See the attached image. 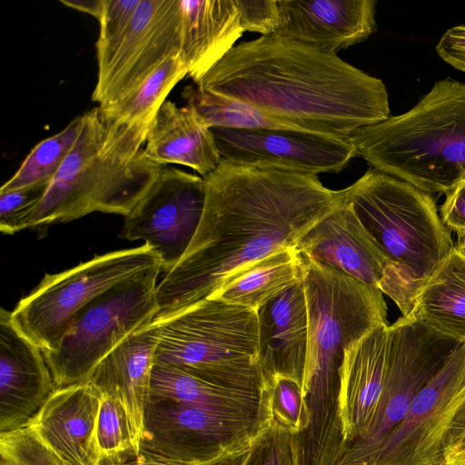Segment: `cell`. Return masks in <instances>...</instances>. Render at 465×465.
<instances>
[{"label":"cell","mask_w":465,"mask_h":465,"mask_svg":"<svg viewBox=\"0 0 465 465\" xmlns=\"http://www.w3.org/2000/svg\"><path fill=\"white\" fill-rule=\"evenodd\" d=\"M257 445L248 450L206 463L204 465H250Z\"/></svg>","instance_id":"7bdbcfd3"},{"label":"cell","mask_w":465,"mask_h":465,"mask_svg":"<svg viewBox=\"0 0 465 465\" xmlns=\"http://www.w3.org/2000/svg\"><path fill=\"white\" fill-rule=\"evenodd\" d=\"M56 387L43 351L0 311V432L25 426Z\"/></svg>","instance_id":"2e32d148"},{"label":"cell","mask_w":465,"mask_h":465,"mask_svg":"<svg viewBox=\"0 0 465 465\" xmlns=\"http://www.w3.org/2000/svg\"><path fill=\"white\" fill-rule=\"evenodd\" d=\"M161 271L157 264L114 285L74 315L58 346L43 352L56 388L86 381L112 350L154 321Z\"/></svg>","instance_id":"ba28073f"},{"label":"cell","mask_w":465,"mask_h":465,"mask_svg":"<svg viewBox=\"0 0 465 465\" xmlns=\"http://www.w3.org/2000/svg\"><path fill=\"white\" fill-rule=\"evenodd\" d=\"M187 69L179 55L166 60L141 85L114 104L100 107L109 119L127 124L149 126L172 89Z\"/></svg>","instance_id":"83f0119b"},{"label":"cell","mask_w":465,"mask_h":465,"mask_svg":"<svg viewBox=\"0 0 465 465\" xmlns=\"http://www.w3.org/2000/svg\"><path fill=\"white\" fill-rule=\"evenodd\" d=\"M458 242L455 244V249L465 257V232L458 233Z\"/></svg>","instance_id":"ee69618b"},{"label":"cell","mask_w":465,"mask_h":465,"mask_svg":"<svg viewBox=\"0 0 465 465\" xmlns=\"http://www.w3.org/2000/svg\"><path fill=\"white\" fill-rule=\"evenodd\" d=\"M408 318L465 342V257L455 247L421 286Z\"/></svg>","instance_id":"d4e9b609"},{"label":"cell","mask_w":465,"mask_h":465,"mask_svg":"<svg viewBox=\"0 0 465 465\" xmlns=\"http://www.w3.org/2000/svg\"><path fill=\"white\" fill-rule=\"evenodd\" d=\"M180 0H141L123 35L96 53L92 100L111 105L141 85L166 60L179 55Z\"/></svg>","instance_id":"7c38bea8"},{"label":"cell","mask_w":465,"mask_h":465,"mask_svg":"<svg viewBox=\"0 0 465 465\" xmlns=\"http://www.w3.org/2000/svg\"><path fill=\"white\" fill-rule=\"evenodd\" d=\"M460 344L411 318L401 316L389 325L388 367L375 418L367 433L345 448L337 465H369L417 393Z\"/></svg>","instance_id":"8fae6325"},{"label":"cell","mask_w":465,"mask_h":465,"mask_svg":"<svg viewBox=\"0 0 465 465\" xmlns=\"http://www.w3.org/2000/svg\"><path fill=\"white\" fill-rule=\"evenodd\" d=\"M256 453L258 465H302L298 435L275 421L258 444Z\"/></svg>","instance_id":"e575fe53"},{"label":"cell","mask_w":465,"mask_h":465,"mask_svg":"<svg viewBox=\"0 0 465 465\" xmlns=\"http://www.w3.org/2000/svg\"><path fill=\"white\" fill-rule=\"evenodd\" d=\"M101 395L95 438L100 460L134 450L137 453L125 411L114 398Z\"/></svg>","instance_id":"1f68e13d"},{"label":"cell","mask_w":465,"mask_h":465,"mask_svg":"<svg viewBox=\"0 0 465 465\" xmlns=\"http://www.w3.org/2000/svg\"><path fill=\"white\" fill-rule=\"evenodd\" d=\"M465 386V342L414 397L369 465H441L444 438Z\"/></svg>","instance_id":"5bb4252c"},{"label":"cell","mask_w":465,"mask_h":465,"mask_svg":"<svg viewBox=\"0 0 465 465\" xmlns=\"http://www.w3.org/2000/svg\"><path fill=\"white\" fill-rule=\"evenodd\" d=\"M280 21L272 35L327 53L360 44L376 30L374 0H277Z\"/></svg>","instance_id":"e0dca14e"},{"label":"cell","mask_w":465,"mask_h":465,"mask_svg":"<svg viewBox=\"0 0 465 465\" xmlns=\"http://www.w3.org/2000/svg\"><path fill=\"white\" fill-rule=\"evenodd\" d=\"M50 183L0 192V230L14 234L25 229V222L42 201Z\"/></svg>","instance_id":"836d02e7"},{"label":"cell","mask_w":465,"mask_h":465,"mask_svg":"<svg viewBox=\"0 0 465 465\" xmlns=\"http://www.w3.org/2000/svg\"><path fill=\"white\" fill-rule=\"evenodd\" d=\"M258 361L269 386L276 376L302 387L308 348L309 317L302 280L257 311Z\"/></svg>","instance_id":"7402d4cb"},{"label":"cell","mask_w":465,"mask_h":465,"mask_svg":"<svg viewBox=\"0 0 465 465\" xmlns=\"http://www.w3.org/2000/svg\"><path fill=\"white\" fill-rule=\"evenodd\" d=\"M141 0H103L96 53L114 43L130 25Z\"/></svg>","instance_id":"d590c367"},{"label":"cell","mask_w":465,"mask_h":465,"mask_svg":"<svg viewBox=\"0 0 465 465\" xmlns=\"http://www.w3.org/2000/svg\"><path fill=\"white\" fill-rule=\"evenodd\" d=\"M150 397L206 408L261 412L271 409L268 390L251 391L217 385L174 367L154 364Z\"/></svg>","instance_id":"484cf974"},{"label":"cell","mask_w":465,"mask_h":465,"mask_svg":"<svg viewBox=\"0 0 465 465\" xmlns=\"http://www.w3.org/2000/svg\"><path fill=\"white\" fill-rule=\"evenodd\" d=\"M158 335L153 322L137 330L112 350L87 381L100 394L117 401L126 412L137 453L143 433Z\"/></svg>","instance_id":"ffe728a7"},{"label":"cell","mask_w":465,"mask_h":465,"mask_svg":"<svg viewBox=\"0 0 465 465\" xmlns=\"http://www.w3.org/2000/svg\"><path fill=\"white\" fill-rule=\"evenodd\" d=\"M389 355V324L345 349L340 369L338 411L345 448L369 430L382 394Z\"/></svg>","instance_id":"d6986e66"},{"label":"cell","mask_w":465,"mask_h":465,"mask_svg":"<svg viewBox=\"0 0 465 465\" xmlns=\"http://www.w3.org/2000/svg\"><path fill=\"white\" fill-rule=\"evenodd\" d=\"M268 392L273 421L298 436L304 433L311 415L302 385L292 379L276 376L270 381Z\"/></svg>","instance_id":"4dcf8cb0"},{"label":"cell","mask_w":465,"mask_h":465,"mask_svg":"<svg viewBox=\"0 0 465 465\" xmlns=\"http://www.w3.org/2000/svg\"><path fill=\"white\" fill-rule=\"evenodd\" d=\"M272 423L271 410L243 412L149 397L140 452L203 465L257 445Z\"/></svg>","instance_id":"9c48e42d"},{"label":"cell","mask_w":465,"mask_h":465,"mask_svg":"<svg viewBox=\"0 0 465 465\" xmlns=\"http://www.w3.org/2000/svg\"><path fill=\"white\" fill-rule=\"evenodd\" d=\"M205 203L186 252L156 287L162 319L213 296L269 255L297 247L344 201L318 175L222 160L205 175Z\"/></svg>","instance_id":"6da1fadb"},{"label":"cell","mask_w":465,"mask_h":465,"mask_svg":"<svg viewBox=\"0 0 465 465\" xmlns=\"http://www.w3.org/2000/svg\"><path fill=\"white\" fill-rule=\"evenodd\" d=\"M440 206V217L445 226L458 233L465 232V178L449 193Z\"/></svg>","instance_id":"f35d334b"},{"label":"cell","mask_w":465,"mask_h":465,"mask_svg":"<svg viewBox=\"0 0 465 465\" xmlns=\"http://www.w3.org/2000/svg\"><path fill=\"white\" fill-rule=\"evenodd\" d=\"M179 56L193 83L203 77L244 33L234 0H180Z\"/></svg>","instance_id":"cb8c5ba5"},{"label":"cell","mask_w":465,"mask_h":465,"mask_svg":"<svg viewBox=\"0 0 465 465\" xmlns=\"http://www.w3.org/2000/svg\"><path fill=\"white\" fill-rule=\"evenodd\" d=\"M193 84L291 127L341 139L391 116L381 79L337 54L276 35L233 46Z\"/></svg>","instance_id":"7a4b0ae2"},{"label":"cell","mask_w":465,"mask_h":465,"mask_svg":"<svg viewBox=\"0 0 465 465\" xmlns=\"http://www.w3.org/2000/svg\"><path fill=\"white\" fill-rule=\"evenodd\" d=\"M103 0H60L68 7L82 11L94 16L97 20L102 10Z\"/></svg>","instance_id":"b9f144b4"},{"label":"cell","mask_w":465,"mask_h":465,"mask_svg":"<svg viewBox=\"0 0 465 465\" xmlns=\"http://www.w3.org/2000/svg\"><path fill=\"white\" fill-rule=\"evenodd\" d=\"M441 465H465V386L444 438Z\"/></svg>","instance_id":"74e56055"},{"label":"cell","mask_w":465,"mask_h":465,"mask_svg":"<svg viewBox=\"0 0 465 465\" xmlns=\"http://www.w3.org/2000/svg\"><path fill=\"white\" fill-rule=\"evenodd\" d=\"M84 115L73 150L26 218L25 229L94 212L126 216L163 166L144 153L149 126L113 121L99 106Z\"/></svg>","instance_id":"277c9868"},{"label":"cell","mask_w":465,"mask_h":465,"mask_svg":"<svg viewBox=\"0 0 465 465\" xmlns=\"http://www.w3.org/2000/svg\"><path fill=\"white\" fill-rule=\"evenodd\" d=\"M304 260L297 247L278 251L255 263L208 299L257 311L302 280Z\"/></svg>","instance_id":"4316f807"},{"label":"cell","mask_w":465,"mask_h":465,"mask_svg":"<svg viewBox=\"0 0 465 465\" xmlns=\"http://www.w3.org/2000/svg\"><path fill=\"white\" fill-rule=\"evenodd\" d=\"M343 191L389 262L379 290L410 316L421 286L455 247L433 198L372 167Z\"/></svg>","instance_id":"5b68a950"},{"label":"cell","mask_w":465,"mask_h":465,"mask_svg":"<svg viewBox=\"0 0 465 465\" xmlns=\"http://www.w3.org/2000/svg\"><path fill=\"white\" fill-rule=\"evenodd\" d=\"M349 142L372 168L446 194L465 178V84L440 80L411 110L355 130Z\"/></svg>","instance_id":"8992f818"},{"label":"cell","mask_w":465,"mask_h":465,"mask_svg":"<svg viewBox=\"0 0 465 465\" xmlns=\"http://www.w3.org/2000/svg\"><path fill=\"white\" fill-rule=\"evenodd\" d=\"M302 255L309 317L302 392L311 422L300 437L305 451L321 460L343 444L338 397L345 349L388 323L387 304L379 289Z\"/></svg>","instance_id":"3957f363"},{"label":"cell","mask_w":465,"mask_h":465,"mask_svg":"<svg viewBox=\"0 0 465 465\" xmlns=\"http://www.w3.org/2000/svg\"><path fill=\"white\" fill-rule=\"evenodd\" d=\"M205 203L202 176L163 165L132 211L121 236L143 241L170 272L189 247Z\"/></svg>","instance_id":"4fadbf2b"},{"label":"cell","mask_w":465,"mask_h":465,"mask_svg":"<svg viewBox=\"0 0 465 465\" xmlns=\"http://www.w3.org/2000/svg\"><path fill=\"white\" fill-rule=\"evenodd\" d=\"M157 264V256L144 243L95 256L62 272L46 274L34 291L19 301L11 312L12 320L43 352L53 351L82 308L114 285Z\"/></svg>","instance_id":"30bf717a"},{"label":"cell","mask_w":465,"mask_h":465,"mask_svg":"<svg viewBox=\"0 0 465 465\" xmlns=\"http://www.w3.org/2000/svg\"><path fill=\"white\" fill-rule=\"evenodd\" d=\"M0 465H65L27 426L0 432Z\"/></svg>","instance_id":"d6a6232c"},{"label":"cell","mask_w":465,"mask_h":465,"mask_svg":"<svg viewBox=\"0 0 465 465\" xmlns=\"http://www.w3.org/2000/svg\"><path fill=\"white\" fill-rule=\"evenodd\" d=\"M182 96L210 128L296 129L246 102L194 84L186 85Z\"/></svg>","instance_id":"f1b7e54d"},{"label":"cell","mask_w":465,"mask_h":465,"mask_svg":"<svg viewBox=\"0 0 465 465\" xmlns=\"http://www.w3.org/2000/svg\"><path fill=\"white\" fill-rule=\"evenodd\" d=\"M297 249L313 261L379 289L389 262L345 201L318 222Z\"/></svg>","instance_id":"44dd1931"},{"label":"cell","mask_w":465,"mask_h":465,"mask_svg":"<svg viewBox=\"0 0 465 465\" xmlns=\"http://www.w3.org/2000/svg\"><path fill=\"white\" fill-rule=\"evenodd\" d=\"M98 465H193L161 458L149 456L143 453L136 454L134 450L103 459ZM204 465V464H203Z\"/></svg>","instance_id":"60d3db41"},{"label":"cell","mask_w":465,"mask_h":465,"mask_svg":"<svg viewBox=\"0 0 465 465\" xmlns=\"http://www.w3.org/2000/svg\"><path fill=\"white\" fill-rule=\"evenodd\" d=\"M435 49L443 61L465 73V25L448 29L440 37Z\"/></svg>","instance_id":"ab89813d"},{"label":"cell","mask_w":465,"mask_h":465,"mask_svg":"<svg viewBox=\"0 0 465 465\" xmlns=\"http://www.w3.org/2000/svg\"><path fill=\"white\" fill-rule=\"evenodd\" d=\"M84 124V114L59 133L37 143L0 192L50 183L73 150Z\"/></svg>","instance_id":"f546056e"},{"label":"cell","mask_w":465,"mask_h":465,"mask_svg":"<svg viewBox=\"0 0 465 465\" xmlns=\"http://www.w3.org/2000/svg\"><path fill=\"white\" fill-rule=\"evenodd\" d=\"M243 31L273 35L279 25L277 0H234Z\"/></svg>","instance_id":"8d00e7d4"},{"label":"cell","mask_w":465,"mask_h":465,"mask_svg":"<svg viewBox=\"0 0 465 465\" xmlns=\"http://www.w3.org/2000/svg\"><path fill=\"white\" fill-rule=\"evenodd\" d=\"M99 391L88 381L56 388L26 424L65 465H98Z\"/></svg>","instance_id":"ac0fdd59"},{"label":"cell","mask_w":465,"mask_h":465,"mask_svg":"<svg viewBox=\"0 0 465 465\" xmlns=\"http://www.w3.org/2000/svg\"><path fill=\"white\" fill-rule=\"evenodd\" d=\"M222 160L318 175L356 157L349 139L300 129L212 128Z\"/></svg>","instance_id":"9a60e30c"},{"label":"cell","mask_w":465,"mask_h":465,"mask_svg":"<svg viewBox=\"0 0 465 465\" xmlns=\"http://www.w3.org/2000/svg\"><path fill=\"white\" fill-rule=\"evenodd\" d=\"M153 322L158 335L154 364L221 386L268 390L258 361L255 310L205 299Z\"/></svg>","instance_id":"52a82bcc"},{"label":"cell","mask_w":465,"mask_h":465,"mask_svg":"<svg viewBox=\"0 0 465 465\" xmlns=\"http://www.w3.org/2000/svg\"><path fill=\"white\" fill-rule=\"evenodd\" d=\"M146 157L160 164H181L202 177L214 171L222 158L212 128L193 107L166 100L150 124L144 144Z\"/></svg>","instance_id":"603a6c76"}]
</instances>
